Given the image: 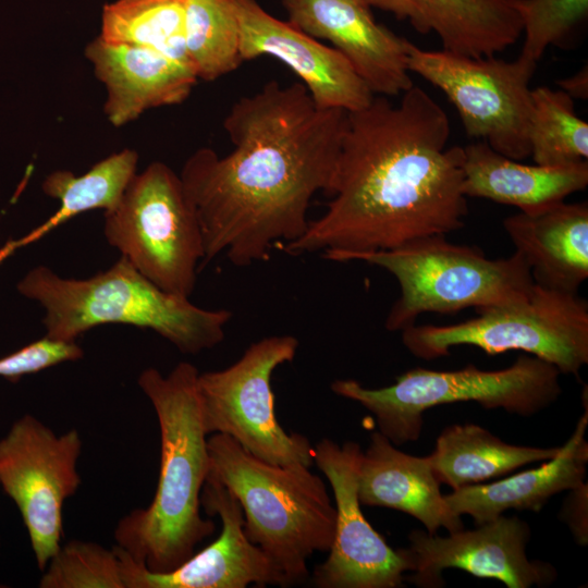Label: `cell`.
Returning <instances> with one entry per match:
<instances>
[{
    "label": "cell",
    "instance_id": "6da1fadb",
    "mask_svg": "<svg viewBox=\"0 0 588 588\" xmlns=\"http://www.w3.org/2000/svg\"><path fill=\"white\" fill-rule=\"evenodd\" d=\"M348 112L320 108L303 83L271 81L240 98L224 119L233 149L196 150L180 174L204 240L206 265L221 253L245 267L275 242L308 229L314 195L331 181Z\"/></svg>",
    "mask_w": 588,
    "mask_h": 588
},
{
    "label": "cell",
    "instance_id": "8992f818",
    "mask_svg": "<svg viewBox=\"0 0 588 588\" xmlns=\"http://www.w3.org/2000/svg\"><path fill=\"white\" fill-rule=\"evenodd\" d=\"M446 235L420 237L385 250L351 255L390 272L400 296L385 318V329L402 331L421 314H456L516 304L527 299L535 280L515 252L491 259L477 247L451 243Z\"/></svg>",
    "mask_w": 588,
    "mask_h": 588
},
{
    "label": "cell",
    "instance_id": "4dcf8cb0",
    "mask_svg": "<svg viewBox=\"0 0 588 588\" xmlns=\"http://www.w3.org/2000/svg\"><path fill=\"white\" fill-rule=\"evenodd\" d=\"M83 355L84 351L75 341H63L46 335L1 357L0 377L16 382L25 375L38 372L63 362L77 360Z\"/></svg>",
    "mask_w": 588,
    "mask_h": 588
},
{
    "label": "cell",
    "instance_id": "d6a6232c",
    "mask_svg": "<svg viewBox=\"0 0 588 588\" xmlns=\"http://www.w3.org/2000/svg\"><path fill=\"white\" fill-rule=\"evenodd\" d=\"M560 89L569 95L574 100L588 98V71L587 65L576 74L558 82Z\"/></svg>",
    "mask_w": 588,
    "mask_h": 588
},
{
    "label": "cell",
    "instance_id": "7402d4cb",
    "mask_svg": "<svg viewBox=\"0 0 588 588\" xmlns=\"http://www.w3.org/2000/svg\"><path fill=\"white\" fill-rule=\"evenodd\" d=\"M587 426L586 406L574 432L553 458L538 468L502 480L453 490L444 495L446 504L458 516H471L476 526L495 519L507 510L539 512L554 494L574 489L585 481Z\"/></svg>",
    "mask_w": 588,
    "mask_h": 588
},
{
    "label": "cell",
    "instance_id": "f546056e",
    "mask_svg": "<svg viewBox=\"0 0 588 588\" xmlns=\"http://www.w3.org/2000/svg\"><path fill=\"white\" fill-rule=\"evenodd\" d=\"M525 35L520 56L538 62L550 45L562 41L588 15V0H512Z\"/></svg>",
    "mask_w": 588,
    "mask_h": 588
},
{
    "label": "cell",
    "instance_id": "5b68a950",
    "mask_svg": "<svg viewBox=\"0 0 588 588\" xmlns=\"http://www.w3.org/2000/svg\"><path fill=\"white\" fill-rule=\"evenodd\" d=\"M207 446V476L240 502L248 540L268 555L286 587L305 580L307 560L328 552L334 538L336 511L323 480L303 464L261 461L223 433H212Z\"/></svg>",
    "mask_w": 588,
    "mask_h": 588
},
{
    "label": "cell",
    "instance_id": "f1b7e54d",
    "mask_svg": "<svg viewBox=\"0 0 588 588\" xmlns=\"http://www.w3.org/2000/svg\"><path fill=\"white\" fill-rule=\"evenodd\" d=\"M41 588H125L122 560L115 547L71 540L47 564Z\"/></svg>",
    "mask_w": 588,
    "mask_h": 588
},
{
    "label": "cell",
    "instance_id": "ffe728a7",
    "mask_svg": "<svg viewBox=\"0 0 588 588\" xmlns=\"http://www.w3.org/2000/svg\"><path fill=\"white\" fill-rule=\"evenodd\" d=\"M358 498L363 505L388 507L418 519L433 535L464 529L461 516L446 504L429 456L404 453L381 432L370 436L363 452L358 475Z\"/></svg>",
    "mask_w": 588,
    "mask_h": 588
},
{
    "label": "cell",
    "instance_id": "7a4b0ae2",
    "mask_svg": "<svg viewBox=\"0 0 588 588\" xmlns=\"http://www.w3.org/2000/svg\"><path fill=\"white\" fill-rule=\"evenodd\" d=\"M450 122L441 106L412 86L399 103L373 97L348 112L326 212L309 221L286 254L322 252L333 261L385 250L462 229L464 148L448 147Z\"/></svg>",
    "mask_w": 588,
    "mask_h": 588
},
{
    "label": "cell",
    "instance_id": "9a60e30c",
    "mask_svg": "<svg viewBox=\"0 0 588 588\" xmlns=\"http://www.w3.org/2000/svg\"><path fill=\"white\" fill-rule=\"evenodd\" d=\"M208 515L221 520L219 537L176 568L154 573L133 561L118 544L125 588H245L249 585L286 587L281 573L244 530L237 499L216 478L207 476L200 495Z\"/></svg>",
    "mask_w": 588,
    "mask_h": 588
},
{
    "label": "cell",
    "instance_id": "836d02e7",
    "mask_svg": "<svg viewBox=\"0 0 588 588\" xmlns=\"http://www.w3.org/2000/svg\"><path fill=\"white\" fill-rule=\"evenodd\" d=\"M16 248V242L13 241L9 242L2 249H0V264Z\"/></svg>",
    "mask_w": 588,
    "mask_h": 588
},
{
    "label": "cell",
    "instance_id": "83f0119b",
    "mask_svg": "<svg viewBox=\"0 0 588 588\" xmlns=\"http://www.w3.org/2000/svg\"><path fill=\"white\" fill-rule=\"evenodd\" d=\"M536 164L563 166L587 160L588 124L575 113L574 99L562 89H531L528 124Z\"/></svg>",
    "mask_w": 588,
    "mask_h": 588
},
{
    "label": "cell",
    "instance_id": "d4e9b609",
    "mask_svg": "<svg viewBox=\"0 0 588 588\" xmlns=\"http://www.w3.org/2000/svg\"><path fill=\"white\" fill-rule=\"evenodd\" d=\"M138 155L123 149L93 166L83 175L68 170L50 173L42 183L46 195L60 201L59 209L41 225L16 242V246L37 241L45 234L82 212L111 210L120 201L126 186L136 174Z\"/></svg>",
    "mask_w": 588,
    "mask_h": 588
},
{
    "label": "cell",
    "instance_id": "484cf974",
    "mask_svg": "<svg viewBox=\"0 0 588 588\" xmlns=\"http://www.w3.org/2000/svg\"><path fill=\"white\" fill-rule=\"evenodd\" d=\"M186 7L187 0H117L103 8L99 37L147 47L192 66L185 48Z\"/></svg>",
    "mask_w": 588,
    "mask_h": 588
},
{
    "label": "cell",
    "instance_id": "d6986e66",
    "mask_svg": "<svg viewBox=\"0 0 588 588\" xmlns=\"http://www.w3.org/2000/svg\"><path fill=\"white\" fill-rule=\"evenodd\" d=\"M406 20L421 34L438 35L442 50L491 58L515 44L522 23L512 0H362Z\"/></svg>",
    "mask_w": 588,
    "mask_h": 588
},
{
    "label": "cell",
    "instance_id": "ac0fdd59",
    "mask_svg": "<svg viewBox=\"0 0 588 588\" xmlns=\"http://www.w3.org/2000/svg\"><path fill=\"white\" fill-rule=\"evenodd\" d=\"M84 53L106 87L103 112L117 127L149 109L183 102L198 79L189 64L147 47L112 44L98 36Z\"/></svg>",
    "mask_w": 588,
    "mask_h": 588
},
{
    "label": "cell",
    "instance_id": "30bf717a",
    "mask_svg": "<svg viewBox=\"0 0 588 588\" xmlns=\"http://www.w3.org/2000/svg\"><path fill=\"white\" fill-rule=\"evenodd\" d=\"M298 344L293 335L267 336L250 344L231 366L198 373L207 434H226L270 464L310 467L314 446L305 436L287 433L278 422L271 388L273 371L294 359Z\"/></svg>",
    "mask_w": 588,
    "mask_h": 588
},
{
    "label": "cell",
    "instance_id": "7c38bea8",
    "mask_svg": "<svg viewBox=\"0 0 588 588\" xmlns=\"http://www.w3.org/2000/svg\"><path fill=\"white\" fill-rule=\"evenodd\" d=\"M81 450L76 429L57 436L30 415L0 440V485L20 510L40 571L61 547L62 506L81 483Z\"/></svg>",
    "mask_w": 588,
    "mask_h": 588
},
{
    "label": "cell",
    "instance_id": "4fadbf2b",
    "mask_svg": "<svg viewBox=\"0 0 588 588\" xmlns=\"http://www.w3.org/2000/svg\"><path fill=\"white\" fill-rule=\"evenodd\" d=\"M363 451L357 442L342 445L322 439L314 446V462L329 480L335 500V529L328 559L313 583L320 588H395L404 581L407 564L364 516L358 498Z\"/></svg>",
    "mask_w": 588,
    "mask_h": 588
},
{
    "label": "cell",
    "instance_id": "3957f363",
    "mask_svg": "<svg viewBox=\"0 0 588 588\" xmlns=\"http://www.w3.org/2000/svg\"><path fill=\"white\" fill-rule=\"evenodd\" d=\"M198 373L193 364L181 362L167 376L148 368L138 378L159 422V480L149 506L120 519L114 538L134 562L154 573L176 568L215 530L213 522L200 514L209 453Z\"/></svg>",
    "mask_w": 588,
    "mask_h": 588
},
{
    "label": "cell",
    "instance_id": "277c9868",
    "mask_svg": "<svg viewBox=\"0 0 588 588\" xmlns=\"http://www.w3.org/2000/svg\"><path fill=\"white\" fill-rule=\"evenodd\" d=\"M17 289L45 308L47 335L63 341H75L100 324L124 323L151 329L182 353L196 354L223 341L233 316L228 309L200 308L188 297L160 289L123 256L83 280L64 279L39 266Z\"/></svg>",
    "mask_w": 588,
    "mask_h": 588
},
{
    "label": "cell",
    "instance_id": "e0dca14e",
    "mask_svg": "<svg viewBox=\"0 0 588 588\" xmlns=\"http://www.w3.org/2000/svg\"><path fill=\"white\" fill-rule=\"evenodd\" d=\"M290 23L329 40L371 93L392 97L413 86L408 40L379 24L362 0H283Z\"/></svg>",
    "mask_w": 588,
    "mask_h": 588
},
{
    "label": "cell",
    "instance_id": "5bb4252c",
    "mask_svg": "<svg viewBox=\"0 0 588 588\" xmlns=\"http://www.w3.org/2000/svg\"><path fill=\"white\" fill-rule=\"evenodd\" d=\"M530 537L525 520L502 514L474 530L462 529L444 537L415 529L408 535L409 547L400 552L408 571L414 572L407 580L418 587H442V572L448 568L498 579L507 588L549 586L558 572L550 563L528 559Z\"/></svg>",
    "mask_w": 588,
    "mask_h": 588
},
{
    "label": "cell",
    "instance_id": "1f68e13d",
    "mask_svg": "<svg viewBox=\"0 0 588 588\" xmlns=\"http://www.w3.org/2000/svg\"><path fill=\"white\" fill-rule=\"evenodd\" d=\"M568 491L559 517L568 526L575 542L585 547L588 543V485L584 481Z\"/></svg>",
    "mask_w": 588,
    "mask_h": 588
},
{
    "label": "cell",
    "instance_id": "2e32d148",
    "mask_svg": "<svg viewBox=\"0 0 588 588\" xmlns=\"http://www.w3.org/2000/svg\"><path fill=\"white\" fill-rule=\"evenodd\" d=\"M241 29V57L279 59L298 75L315 103L354 112L366 108L375 95L348 60L290 22L265 11L256 0H233Z\"/></svg>",
    "mask_w": 588,
    "mask_h": 588
},
{
    "label": "cell",
    "instance_id": "52a82bcc",
    "mask_svg": "<svg viewBox=\"0 0 588 588\" xmlns=\"http://www.w3.org/2000/svg\"><path fill=\"white\" fill-rule=\"evenodd\" d=\"M560 375L550 363L526 354L500 370H481L471 364L452 371L414 368L380 389L366 388L353 379L334 380L330 388L372 413L379 432L394 445H402L418 440L422 414L438 405L476 402L487 409L535 415L561 395Z\"/></svg>",
    "mask_w": 588,
    "mask_h": 588
},
{
    "label": "cell",
    "instance_id": "ba28073f",
    "mask_svg": "<svg viewBox=\"0 0 588 588\" xmlns=\"http://www.w3.org/2000/svg\"><path fill=\"white\" fill-rule=\"evenodd\" d=\"M401 332L407 351L425 360L449 356L451 347L470 345L488 355L523 351L563 375L578 376L588 364L587 301L536 282L523 302L478 311L477 317L458 323H415Z\"/></svg>",
    "mask_w": 588,
    "mask_h": 588
},
{
    "label": "cell",
    "instance_id": "603a6c76",
    "mask_svg": "<svg viewBox=\"0 0 588 588\" xmlns=\"http://www.w3.org/2000/svg\"><path fill=\"white\" fill-rule=\"evenodd\" d=\"M464 148L463 193L532 211L563 201L588 185V162L524 164L493 150L483 140Z\"/></svg>",
    "mask_w": 588,
    "mask_h": 588
},
{
    "label": "cell",
    "instance_id": "4316f807",
    "mask_svg": "<svg viewBox=\"0 0 588 588\" xmlns=\"http://www.w3.org/2000/svg\"><path fill=\"white\" fill-rule=\"evenodd\" d=\"M186 54L198 78L213 81L242 62L241 29L233 0H187Z\"/></svg>",
    "mask_w": 588,
    "mask_h": 588
},
{
    "label": "cell",
    "instance_id": "9c48e42d",
    "mask_svg": "<svg viewBox=\"0 0 588 588\" xmlns=\"http://www.w3.org/2000/svg\"><path fill=\"white\" fill-rule=\"evenodd\" d=\"M105 236L160 289L189 297L204 240L180 175L163 162L136 173L120 201L105 211Z\"/></svg>",
    "mask_w": 588,
    "mask_h": 588
},
{
    "label": "cell",
    "instance_id": "cb8c5ba5",
    "mask_svg": "<svg viewBox=\"0 0 588 588\" xmlns=\"http://www.w3.org/2000/svg\"><path fill=\"white\" fill-rule=\"evenodd\" d=\"M560 449L510 444L481 426L465 424L445 427L428 456L439 482L456 490L551 460Z\"/></svg>",
    "mask_w": 588,
    "mask_h": 588
},
{
    "label": "cell",
    "instance_id": "8fae6325",
    "mask_svg": "<svg viewBox=\"0 0 588 588\" xmlns=\"http://www.w3.org/2000/svg\"><path fill=\"white\" fill-rule=\"evenodd\" d=\"M407 65L442 90L456 108L466 134L497 152L523 160L530 156L529 82L537 62L523 56L514 61L474 59L444 50H424L407 42Z\"/></svg>",
    "mask_w": 588,
    "mask_h": 588
},
{
    "label": "cell",
    "instance_id": "44dd1931",
    "mask_svg": "<svg viewBox=\"0 0 588 588\" xmlns=\"http://www.w3.org/2000/svg\"><path fill=\"white\" fill-rule=\"evenodd\" d=\"M536 283L577 293L588 278V205L564 200L503 220Z\"/></svg>",
    "mask_w": 588,
    "mask_h": 588
}]
</instances>
